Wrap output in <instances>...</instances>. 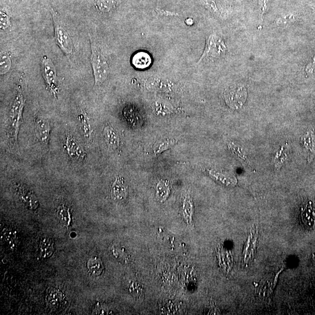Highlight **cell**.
I'll return each mask as SVG.
<instances>
[{
  "label": "cell",
  "mask_w": 315,
  "mask_h": 315,
  "mask_svg": "<svg viewBox=\"0 0 315 315\" xmlns=\"http://www.w3.org/2000/svg\"><path fill=\"white\" fill-rule=\"evenodd\" d=\"M25 101L22 87L19 86L11 106L7 131L8 141L10 147L15 149H18V134L22 124Z\"/></svg>",
  "instance_id": "cell-1"
},
{
  "label": "cell",
  "mask_w": 315,
  "mask_h": 315,
  "mask_svg": "<svg viewBox=\"0 0 315 315\" xmlns=\"http://www.w3.org/2000/svg\"><path fill=\"white\" fill-rule=\"evenodd\" d=\"M90 49H91V62L94 80V86H100L107 80L110 69L107 59L102 52L97 43L90 38Z\"/></svg>",
  "instance_id": "cell-2"
},
{
  "label": "cell",
  "mask_w": 315,
  "mask_h": 315,
  "mask_svg": "<svg viewBox=\"0 0 315 315\" xmlns=\"http://www.w3.org/2000/svg\"><path fill=\"white\" fill-rule=\"evenodd\" d=\"M54 29V37L57 45L67 56L69 57L73 53L74 46L72 37L68 29L62 22V19L56 11L51 9Z\"/></svg>",
  "instance_id": "cell-3"
},
{
  "label": "cell",
  "mask_w": 315,
  "mask_h": 315,
  "mask_svg": "<svg viewBox=\"0 0 315 315\" xmlns=\"http://www.w3.org/2000/svg\"><path fill=\"white\" fill-rule=\"evenodd\" d=\"M227 50L222 37L215 33L212 34L207 39L206 47L198 64L214 62L223 56Z\"/></svg>",
  "instance_id": "cell-4"
},
{
  "label": "cell",
  "mask_w": 315,
  "mask_h": 315,
  "mask_svg": "<svg viewBox=\"0 0 315 315\" xmlns=\"http://www.w3.org/2000/svg\"><path fill=\"white\" fill-rule=\"evenodd\" d=\"M41 70L43 78L52 96L58 99L59 86L57 75V70L53 62L49 57L45 56L41 63Z\"/></svg>",
  "instance_id": "cell-5"
},
{
  "label": "cell",
  "mask_w": 315,
  "mask_h": 315,
  "mask_svg": "<svg viewBox=\"0 0 315 315\" xmlns=\"http://www.w3.org/2000/svg\"><path fill=\"white\" fill-rule=\"evenodd\" d=\"M227 104L233 109H239L246 104L247 90L245 86L236 85L228 88L224 93Z\"/></svg>",
  "instance_id": "cell-6"
},
{
  "label": "cell",
  "mask_w": 315,
  "mask_h": 315,
  "mask_svg": "<svg viewBox=\"0 0 315 315\" xmlns=\"http://www.w3.org/2000/svg\"><path fill=\"white\" fill-rule=\"evenodd\" d=\"M258 230L257 227H254L248 235L242 254V266L247 267L253 261L257 249Z\"/></svg>",
  "instance_id": "cell-7"
},
{
  "label": "cell",
  "mask_w": 315,
  "mask_h": 315,
  "mask_svg": "<svg viewBox=\"0 0 315 315\" xmlns=\"http://www.w3.org/2000/svg\"><path fill=\"white\" fill-rule=\"evenodd\" d=\"M35 136L39 143L46 149L48 148L50 136V124L41 114H37L34 120Z\"/></svg>",
  "instance_id": "cell-8"
},
{
  "label": "cell",
  "mask_w": 315,
  "mask_h": 315,
  "mask_svg": "<svg viewBox=\"0 0 315 315\" xmlns=\"http://www.w3.org/2000/svg\"><path fill=\"white\" fill-rule=\"evenodd\" d=\"M63 147L71 159L82 161L86 159V153L84 149L74 137L67 136Z\"/></svg>",
  "instance_id": "cell-9"
},
{
  "label": "cell",
  "mask_w": 315,
  "mask_h": 315,
  "mask_svg": "<svg viewBox=\"0 0 315 315\" xmlns=\"http://www.w3.org/2000/svg\"><path fill=\"white\" fill-rule=\"evenodd\" d=\"M300 219L306 229L315 230V207L312 201H306L302 203Z\"/></svg>",
  "instance_id": "cell-10"
},
{
  "label": "cell",
  "mask_w": 315,
  "mask_h": 315,
  "mask_svg": "<svg viewBox=\"0 0 315 315\" xmlns=\"http://www.w3.org/2000/svg\"><path fill=\"white\" fill-rule=\"evenodd\" d=\"M16 190L21 202L29 208L34 210L37 209L39 206V202L36 195L29 188L22 184H16Z\"/></svg>",
  "instance_id": "cell-11"
},
{
  "label": "cell",
  "mask_w": 315,
  "mask_h": 315,
  "mask_svg": "<svg viewBox=\"0 0 315 315\" xmlns=\"http://www.w3.org/2000/svg\"><path fill=\"white\" fill-rule=\"evenodd\" d=\"M110 195L115 200L123 201L127 198L128 191L122 177L117 176L110 189Z\"/></svg>",
  "instance_id": "cell-12"
},
{
  "label": "cell",
  "mask_w": 315,
  "mask_h": 315,
  "mask_svg": "<svg viewBox=\"0 0 315 315\" xmlns=\"http://www.w3.org/2000/svg\"><path fill=\"white\" fill-rule=\"evenodd\" d=\"M104 136L108 147L116 151L121 147V139L119 134L111 125H107L104 129Z\"/></svg>",
  "instance_id": "cell-13"
},
{
  "label": "cell",
  "mask_w": 315,
  "mask_h": 315,
  "mask_svg": "<svg viewBox=\"0 0 315 315\" xmlns=\"http://www.w3.org/2000/svg\"><path fill=\"white\" fill-rule=\"evenodd\" d=\"M301 141L308 157V161L310 162L313 160L315 150V136L313 129H309L301 137Z\"/></svg>",
  "instance_id": "cell-14"
},
{
  "label": "cell",
  "mask_w": 315,
  "mask_h": 315,
  "mask_svg": "<svg viewBox=\"0 0 315 315\" xmlns=\"http://www.w3.org/2000/svg\"><path fill=\"white\" fill-rule=\"evenodd\" d=\"M54 251L53 240L49 237H44L39 243V254L41 258L47 259L52 257Z\"/></svg>",
  "instance_id": "cell-15"
},
{
  "label": "cell",
  "mask_w": 315,
  "mask_h": 315,
  "mask_svg": "<svg viewBox=\"0 0 315 315\" xmlns=\"http://www.w3.org/2000/svg\"><path fill=\"white\" fill-rule=\"evenodd\" d=\"M218 252L219 265L223 268L224 272L228 274L231 270L234 263L231 253L230 251L224 249V248L219 249Z\"/></svg>",
  "instance_id": "cell-16"
},
{
  "label": "cell",
  "mask_w": 315,
  "mask_h": 315,
  "mask_svg": "<svg viewBox=\"0 0 315 315\" xmlns=\"http://www.w3.org/2000/svg\"><path fill=\"white\" fill-rule=\"evenodd\" d=\"M57 217L61 224L68 228L72 223V212L70 208L65 204H61L57 208Z\"/></svg>",
  "instance_id": "cell-17"
},
{
  "label": "cell",
  "mask_w": 315,
  "mask_h": 315,
  "mask_svg": "<svg viewBox=\"0 0 315 315\" xmlns=\"http://www.w3.org/2000/svg\"><path fill=\"white\" fill-rule=\"evenodd\" d=\"M132 63L135 68L139 69H144L148 68L151 64V58L147 53L143 52H139L133 57Z\"/></svg>",
  "instance_id": "cell-18"
},
{
  "label": "cell",
  "mask_w": 315,
  "mask_h": 315,
  "mask_svg": "<svg viewBox=\"0 0 315 315\" xmlns=\"http://www.w3.org/2000/svg\"><path fill=\"white\" fill-rule=\"evenodd\" d=\"M194 212V203H193L191 196L189 195L184 197L182 205V213L184 218L188 224L192 223L193 215Z\"/></svg>",
  "instance_id": "cell-19"
},
{
  "label": "cell",
  "mask_w": 315,
  "mask_h": 315,
  "mask_svg": "<svg viewBox=\"0 0 315 315\" xmlns=\"http://www.w3.org/2000/svg\"><path fill=\"white\" fill-rule=\"evenodd\" d=\"M89 273L93 275H100L104 270V265L101 260L97 257L90 258L87 262Z\"/></svg>",
  "instance_id": "cell-20"
},
{
  "label": "cell",
  "mask_w": 315,
  "mask_h": 315,
  "mask_svg": "<svg viewBox=\"0 0 315 315\" xmlns=\"http://www.w3.org/2000/svg\"><path fill=\"white\" fill-rule=\"evenodd\" d=\"M156 197L161 202L166 200L170 193V187L167 180H161L156 186Z\"/></svg>",
  "instance_id": "cell-21"
},
{
  "label": "cell",
  "mask_w": 315,
  "mask_h": 315,
  "mask_svg": "<svg viewBox=\"0 0 315 315\" xmlns=\"http://www.w3.org/2000/svg\"><path fill=\"white\" fill-rule=\"evenodd\" d=\"M94 5L101 13H107L115 9L116 2L115 0H96Z\"/></svg>",
  "instance_id": "cell-22"
},
{
  "label": "cell",
  "mask_w": 315,
  "mask_h": 315,
  "mask_svg": "<svg viewBox=\"0 0 315 315\" xmlns=\"http://www.w3.org/2000/svg\"><path fill=\"white\" fill-rule=\"evenodd\" d=\"M78 119L81 121L82 131L84 133V136L86 139L89 140L92 136V128L87 114L84 112L81 113L79 115Z\"/></svg>",
  "instance_id": "cell-23"
},
{
  "label": "cell",
  "mask_w": 315,
  "mask_h": 315,
  "mask_svg": "<svg viewBox=\"0 0 315 315\" xmlns=\"http://www.w3.org/2000/svg\"><path fill=\"white\" fill-rule=\"evenodd\" d=\"M11 58L7 53H3L1 54V58H0V74L5 75L9 72L11 68Z\"/></svg>",
  "instance_id": "cell-24"
},
{
  "label": "cell",
  "mask_w": 315,
  "mask_h": 315,
  "mask_svg": "<svg viewBox=\"0 0 315 315\" xmlns=\"http://www.w3.org/2000/svg\"><path fill=\"white\" fill-rule=\"evenodd\" d=\"M176 143V140L175 139H169L163 140L156 145L154 153L156 155L160 154V153L173 147Z\"/></svg>",
  "instance_id": "cell-25"
},
{
  "label": "cell",
  "mask_w": 315,
  "mask_h": 315,
  "mask_svg": "<svg viewBox=\"0 0 315 315\" xmlns=\"http://www.w3.org/2000/svg\"><path fill=\"white\" fill-rule=\"evenodd\" d=\"M298 16L295 13H290L279 17L276 21L277 25L286 26L296 20Z\"/></svg>",
  "instance_id": "cell-26"
},
{
  "label": "cell",
  "mask_w": 315,
  "mask_h": 315,
  "mask_svg": "<svg viewBox=\"0 0 315 315\" xmlns=\"http://www.w3.org/2000/svg\"><path fill=\"white\" fill-rule=\"evenodd\" d=\"M112 254L117 259L124 262L129 261V255L124 247L114 246L112 249Z\"/></svg>",
  "instance_id": "cell-27"
},
{
  "label": "cell",
  "mask_w": 315,
  "mask_h": 315,
  "mask_svg": "<svg viewBox=\"0 0 315 315\" xmlns=\"http://www.w3.org/2000/svg\"><path fill=\"white\" fill-rule=\"evenodd\" d=\"M62 299V294L59 291L54 290L50 293L48 298H47V302L49 304L52 306H57L60 303Z\"/></svg>",
  "instance_id": "cell-28"
},
{
  "label": "cell",
  "mask_w": 315,
  "mask_h": 315,
  "mask_svg": "<svg viewBox=\"0 0 315 315\" xmlns=\"http://www.w3.org/2000/svg\"><path fill=\"white\" fill-rule=\"evenodd\" d=\"M4 238L6 241L11 246H14L16 242V232L12 230H6L3 231Z\"/></svg>",
  "instance_id": "cell-29"
},
{
  "label": "cell",
  "mask_w": 315,
  "mask_h": 315,
  "mask_svg": "<svg viewBox=\"0 0 315 315\" xmlns=\"http://www.w3.org/2000/svg\"><path fill=\"white\" fill-rule=\"evenodd\" d=\"M130 292L137 297H143V289L136 282H133L129 289Z\"/></svg>",
  "instance_id": "cell-30"
},
{
  "label": "cell",
  "mask_w": 315,
  "mask_h": 315,
  "mask_svg": "<svg viewBox=\"0 0 315 315\" xmlns=\"http://www.w3.org/2000/svg\"><path fill=\"white\" fill-rule=\"evenodd\" d=\"M0 26L2 29H6L10 25V21L9 16L5 10H1V15H0Z\"/></svg>",
  "instance_id": "cell-31"
},
{
  "label": "cell",
  "mask_w": 315,
  "mask_h": 315,
  "mask_svg": "<svg viewBox=\"0 0 315 315\" xmlns=\"http://www.w3.org/2000/svg\"><path fill=\"white\" fill-rule=\"evenodd\" d=\"M305 72L308 76L315 74V56L313 57L312 61L306 65Z\"/></svg>",
  "instance_id": "cell-32"
},
{
  "label": "cell",
  "mask_w": 315,
  "mask_h": 315,
  "mask_svg": "<svg viewBox=\"0 0 315 315\" xmlns=\"http://www.w3.org/2000/svg\"><path fill=\"white\" fill-rule=\"evenodd\" d=\"M268 0H259V6L260 9V16L262 18L263 14L265 13L267 9Z\"/></svg>",
  "instance_id": "cell-33"
},
{
  "label": "cell",
  "mask_w": 315,
  "mask_h": 315,
  "mask_svg": "<svg viewBox=\"0 0 315 315\" xmlns=\"http://www.w3.org/2000/svg\"><path fill=\"white\" fill-rule=\"evenodd\" d=\"M154 13L158 15H178V14L173 13V12L161 10L160 9H156L154 11Z\"/></svg>",
  "instance_id": "cell-34"
},
{
  "label": "cell",
  "mask_w": 315,
  "mask_h": 315,
  "mask_svg": "<svg viewBox=\"0 0 315 315\" xmlns=\"http://www.w3.org/2000/svg\"><path fill=\"white\" fill-rule=\"evenodd\" d=\"M186 23H187V24L191 25L193 24V23H194V22H193V20L192 19H188L186 20Z\"/></svg>",
  "instance_id": "cell-35"
}]
</instances>
